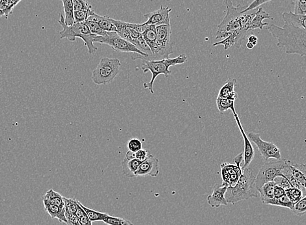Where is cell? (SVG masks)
Segmentation results:
<instances>
[{
    "label": "cell",
    "mask_w": 306,
    "mask_h": 225,
    "mask_svg": "<svg viewBox=\"0 0 306 225\" xmlns=\"http://www.w3.org/2000/svg\"><path fill=\"white\" fill-rule=\"evenodd\" d=\"M141 162L142 161L136 158L132 159L124 158L121 161L122 172H123L124 175L129 177V178H134L135 172L138 169Z\"/></svg>",
    "instance_id": "44dd1931"
},
{
    "label": "cell",
    "mask_w": 306,
    "mask_h": 225,
    "mask_svg": "<svg viewBox=\"0 0 306 225\" xmlns=\"http://www.w3.org/2000/svg\"><path fill=\"white\" fill-rule=\"evenodd\" d=\"M233 115L234 117H235L236 122H237L238 127L239 128L240 132L241 133L242 136L243 137L244 146V150L243 152L244 165H242V169H245V168L250 166L251 161H252L253 158H254V148H253L252 144H251V141L250 140V139L248 138V136H247L246 132H245L244 128L242 127L239 115H238L237 113H235Z\"/></svg>",
    "instance_id": "5bb4252c"
},
{
    "label": "cell",
    "mask_w": 306,
    "mask_h": 225,
    "mask_svg": "<svg viewBox=\"0 0 306 225\" xmlns=\"http://www.w3.org/2000/svg\"><path fill=\"white\" fill-rule=\"evenodd\" d=\"M43 198L61 208H65L64 196L61 195L58 192L54 191V189H50L47 191Z\"/></svg>",
    "instance_id": "d4e9b609"
},
{
    "label": "cell",
    "mask_w": 306,
    "mask_h": 225,
    "mask_svg": "<svg viewBox=\"0 0 306 225\" xmlns=\"http://www.w3.org/2000/svg\"><path fill=\"white\" fill-rule=\"evenodd\" d=\"M285 194L293 205L296 204L303 196V192L295 187H290L289 189H286Z\"/></svg>",
    "instance_id": "f546056e"
},
{
    "label": "cell",
    "mask_w": 306,
    "mask_h": 225,
    "mask_svg": "<svg viewBox=\"0 0 306 225\" xmlns=\"http://www.w3.org/2000/svg\"><path fill=\"white\" fill-rule=\"evenodd\" d=\"M121 65L118 59L102 58L92 73L91 79L98 85L110 84L119 74Z\"/></svg>",
    "instance_id": "8992f818"
},
{
    "label": "cell",
    "mask_w": 306,
    "mask_h": 225,
    "mask_svg": "<svg viewBox=\"0 0 306 225\" xmlns=\"http://www.w3.org/2000/svg\"><path fill=\"white\" fill-rule=\"evenodd\" d=\"M287 160L271 158L262 166L255 178V185L258 191L265 183L273 182L275 177L282 175L281 170L287 164Z\"/></svg>",
    "instance_id": "ba28073f"
},
{
    "label": "cell",
    "mask_w": 306,
    "mask_h": 225,
    "mask_svg": "<svg viewBox=\"0 0 306 225\" xmlns=\"http://www.w3.org/2000/svg\"><path fill=\"white\" fill-rule=\"evenodd\" d=\"M235 100L229 99V98H222L217 97L216 98V106L220 113H224L225 111L229 110L232 111L233 114L236 113L235 107Z\"/></svg>",
    "instance_id": "4316f807"
},
{
    "label": "cell",
    "mask_w": 306,
    "mask_h": 225,
    "mask_svg": "<svg viewBox=\"0 0 306 225\" xmlns=\"http://www.w3.org/2000/svg\"><path fill=\"white\" fill-rule=\"evenodd\" d=\"M293 13L306 17V0H295Z\"/></svg>",
    "instance_id": "d590c367"
},
{
    "label": "cell",
    "mask_w": 306,
    "mask_h": 225,
    "mask_svg": "<svg viewBox=\"0 0 306 225\" xmlns=\"http://www.w3.org/2000/svg\"><path fill=\"white\" fill-rule=\"evenodd\" d=\"M172 11V8L169 7L161 6V8L158 10L144 15V17L147 19V21L143 24L146 26L155 25L156 26L170 25V13Z\"/></svg>",
    "instance_id": "7c38bea8"
},
{
    "label": "cell",
    "mask_w": 306,
    "mask_h": 225,
    "mask_svg": "<svg viewBox=\"0 0 306 225\" xmlns=\"http://www.w3.org/2000/svg\"><path fill=\"white\" fill-rule=\"evenodd\" d=\"M135 152H133L129 150V151L126 153V158L128 159H132L135 158Z\"/></svg>",
    "instance_id": "bcb514c9"
},
{
    "label": "cell",
    "mask_w": 306,
    "mask_h": 225,
    "mask_svg": "<svg viewBox=\"0 0 306 225\" xmlns=\"http://www.w3.org/2000/svg\"><path fill=\"white\" fill-rule=\"evenodd\" d=\"M237 81L233 78H229L219 91L218 97L222 98H229V99L237 100V93L235 91V87L237 85Z\"/></svg>",
    "instance_id": "d6986e66"
},
{
    "label": "cell",
    "mask_w": 306,
    "mask_h": 225,
    "mask_svg": "<svg viewBox=\"0 0 306 225\" xmlns=\"http://www.w3.org/2000/svg\"><path fill=\"white\" fill-rule=\"evenodd\" d=\"M271 1H272V0H254V1H253L250 6H248L246 9H244V10L242 11V13H247L251 12V11L255 10V9L259 8V6L263 5V4L267 3V2Z\"/></svg>",
    "instance_id": "ab89813d"
},
{
    "label": "cell",
    "mask_w": 306,
    "mask_h": 225,
    "mask_svg": "<svg viewBox=\"0 0 306 225\" xmlns=\"http://www.w3.org/2000/svg\"><path fill=\"white\" fill-rule=\"evenodd\" d=\"M87 21H93L97 23L98 25L101 27L102 30L106 31L107 32H116L117 28L115 25L109 19V17L100 16L96 14L95 12L89 17Z\"/></svg>",
    "instance_id": "ffe728a7"
},
{
    "label": "cell",
    "mask_w": 306,
    "mask_h": 225,
    "mask_svg": "<svg viewBox=\"0 0 306 225\" xmlns=\"http://www.w3.org/2000/svg\"><path fill=\"white\" fill-rule=\"evenodd\" d=\"M188 60L185 54H181L176 58H166L159 61H143L141 69L143 73H146L149 71L152 74L151 80L148 83L144 84V87L148 89L150 93H154L153 85L156 78L159 75L163 74L166 78L168 77L172 72L170 70V67L176 66L178 65H182L187 62Z\"/></svg>",
    "instance_id": "5b68a950"
},
{
    "label": "cell",
    "mask_w": 306,
    "mask_h": 225,
    "mask_svg": "<svg viewBox=\"0 0 306 225\" xmlns=\"http://www.w3.org/2000/svg\"><path fill=\"white\" fill-rule=\"evenodd\" d=\"M227 13L223 21L218 26L216 40H224L237 31L241 30L242 12L248 6H234L232 0H224Z\"/></svg>",
    "instance_id": "277c9868"
},
{
    "label": "cell",
    "mask_w": 306,
    "mask_h": 225,
    "mask_svg": "<svg viewBox=\"0 0 306 225\" xmlns=\"http://www.w3.org/2000/svg\"><path fill=\"white\" fill-rule=\"evenodd\" d=\"M257 41L258 39L256 36H253L252 35V36H250L248 37V42L252 43L254 47L257 45Z\"/></svg>",
    "instance_id": "f6af8a7d"
},
{
    "label": "cell",
    "mask_w": 306,
    "mask_h": 225,
    "mask_svg": "<svg viewBox=\"0 0 306 225\" xmlns=\"http://www.w3.org/2000/svg\"><path fill=\"white\" fill-rule=\"evenodd\" d=\"M94 43L110 46L111 49L117 52L140 54L143 56L141 59L143 61L147 60L148 58L147 54L137 49L132 43L122 39L117 34V32H107V34L104 37L97 36L94 39Z\"/></svg>",
    "instance_id": "52a82bcc"
},
{
    "label": "cell",
    "mask_w": 306,
    "mask_h": 225,
    "mask_svg": "<svg viewBox=\"0 0 306 225\" xmlns=\"http://www.w3.org/2000/svg\"><path fill=\"white\" fill-rule=\"evenodd\" d=\"M43 201L45 211L49 214L52 219H57L60 222L67 223L65 208H61V207L51 204L49 201L43 199Z\"/></svg>",
    "instance_id": "ac0fdd59"
},
{
    "label": "cell",
    "mask_w": 306,
    "mask_h": 225,
    "mask_svg": "<svg viewBox=\"0 0 306 225\" xmlns=\"http://www.w3.org/2000/svg\"><path fill=\"white\" fill-rule=\"evenodd\" d=\"M275 185L276 184L274 181L268 182L264 184L261 188L259 190L260 197H261L262 202L263 204H267V203L270 200L274 198V191Z\"/></svg>",
    "instance_id": "cb8c5ba5"
},
{
    "label": "cell",
    "mask_w": 306,
    "mask_h": 225,
    "mask_svg": "<svg viewBox=\"0 0 306 225\" xmlns=\"http://www.w3.org/2000/svg\"><path fill=\"white\" fill-rule=\"evenodd\" d=\"M79 222L80 225H93L90 219H89L88 216L85 215L83 217H80L79 219Z\"/></svg>",
    "instance_id": "ee69618b"
},
{
    "label": "cell",
    "mask_w": 306,
    "mask_h": 225,
    "mask_svg": "<svg viewBox=\"0 0 306 225\" xmlns=\"http://www.w3.org/2000/svg\"><path fill=\"white\" fill-rule=\"evenodd\" d=\"M95 12L93 9L88 11H74V18L75 23H86L89 17Z\"/></svg>",
    "instance_id": "1f68e13d"
},
{
    "label": "cell",
    "mask_w": 306,
    "mask_h": 225,
    "mask_svg": "<svg viewBox=\"0 0 306 225\" xmlns=\"http://www.w3.org/2000/svg\"><path fill=\"white\" fill-rule=\"evenodd\" d=\"M267 205L285 207V208L290 209V210L293 208L294 206L293 204H292L289 198H288V196L286 195V194L285 195L282 196L280 198H273V199L270 200L269 202L267 203Z\"/></svg>",
    "instance_id": "f1b7e54d"
},
{
    "label": "cell",
    "mask_w": 306,
    "mask_h": 225,
    "mask_svg": "<svg viewBox=\"0 0 306 225\" xmlns=\"http://www.w3.org/2000/svg\"><path fill=\"white\" fill-rule=\"evenodd\" d=\"M246 47L248 48V49L251 50L253 49V48H254V46H253L252 43L248 42V43H247Z\"/></svg>",
    "instance_id": "c3c4849f"
},
{
    "label": "cell",
    "mask_w": 306,
    "mask_h": 225,
    "mask_svg": "<svg viewBox=\"0 0 306 225\" xmlns=\"http://www.w3.org/2000/svg\"><path fill=\"white\" fill-rule=\"evenodd\" d=\"M292 175L299 183L306 190V165L303 163L290 164Z\"/></svg>",
    "instance_id": "603a6c76"
},
{
    "label": "cell",
    "mask_w": 306,
    "mask_h": 225,
    "mask_svg": "<svg viewBox=\"0 0 306 225\" xmlns=\"http://www.w3.org/2000/svg\"><path fill=\"white\" fill-rule=\"evenodd\" d=\"M150 153L147 149H141L135 152V158L138 160L143 161L149 156Z\"/></svg>",
    "instance_id": "b9f144b4"
},
{
    "label": "cell",
    "mask_w": 306,
    "mask_h": 225,
    "mask_svg": "<svg viewBox=\"0 0 306 225\" xmlns=\"http://www.w3.org/2000/svg\"><path fill=\"white\" fill-rule=\"evenodd\" d=\"M67 220V225H80L79 219L75 214H71L65 212Z\"/></svg>",
    "instance_id": "60d3db41"
},
{
    "label": "cell",
    "mask_w": 306,
    "mask_h": 225,
    "mask_svg": "<svg viewBox=\"0 0 306 225\" xmlns=\"http://www.w3.org/2000/svg\"><path fill=\"white\" fill-rule=\"evenodd\" d=\"M157 39L156 54L152 61H159L169 58L174 53V42L172 39L171 25L157 26Z\"/></svg>",
    "instance_id": "9c48e42d"
},
{
    "label": "cell",
    "mask_w": 306,
    "mask_h": 225,
    "mask_svg": "<svg viewBox=\"0 0 306 225\" xmlns=\"http://www.w3.org/2000/svg\"><path fill=\"white\" fill-rule=\"evenodd\" d=\"M105 224L108 225H134L132 222L128 219H124V218L115 217V216H111L108 215L104 221Z\"/></svg>",
    "instance_id": "4dcf8cb0"
},
{
    "label": "cell",
    "mask_w": 306,
    "mask_h": 225,
    "mask_svg": "<svg viewBox=\"0 0 306 225\" xmlns=\"http://www.w3.org/2000/svg\"><path fill=\"white\" fill-rule=\"evenodd\" d=\"M227 186L225 185H215L214 187L213 193L207 196V200L208 204L212 207H219L221 206H227V203L226 196V193Z\"/></svg>",
    "instance_id": "2e32d148"
},
{
    "label": "cell",
    "mask_w": 306,
    "mask_h": 225,
    "mask_svg": "<svg viewBox=\"0 0 306 225\" xmlns=\"http://www.w3.org/2000/svg\"><path fill=\"white\" fill-rule=\"evenodd\" d=\"M255 178L256 176L251 168L242 169V175L237 184L227 187L225 195L227 203L234 204L240 201L258 197L259 193L255 185Z\"/></svg>",
    "instance_id": "7a4b0ae2"
},
{
    "label": "cell",
    "mask_w": 306,
    "mask_h": 225,
    "mask_svg": "<svg viewBox=\"0 0 306 225\" xmlns=\"http://www.w3.org/2000/svg\"><path fill=\"white\" fill-rule=\"evenodd\" d=\"M284 195H285V190L278 185H275L274 191V198H279Z\"/></svg>",
    "instance_id": "7bdbcfd3"
},
{
    "label": "cell",
    "mask_w": 306,
    "mask_h": 225,
    "mask_svg": "<svg viewBox=\"0 0 306 225\" xmlns=\"http://www.w3.org/2000/svg\"><path fill=\"white\" fill-rule=\"evenodd\" d=\"M251 142L257 146L258 150L261 154L262 157L265 161L273 158L275 159H281V152L279 148L272 142L263 141L261 135L257 133L250 132L247 135Z\"/></svg>",
    "instance_id": "8fae6325"
},
{
    "label": "cell",
    "mask_w": 306,
    "mask_h": 225,
    "mask_svg": "<svg viewBox=\"0 0 306 225\" xmlns=\"http://www.w3.org/2000/svg\"><path fill=\"white\" fill-rule=\"evenodd\" d=\"M74 11H88L93 9L87 0H73Z\"/></svg>",
    "instance_id": "8d00e7d4"
},
{
    "label": "cell",
    "mask_w": 306,
    "mask_h": 225,
    "mask_svg": "<svg viewBox=\"0 0 306 225\" xmlns=\"http://www.w3.org/2000/svg\"><path fill=\"white\" fill-rule=\"evenodd\" d=\"M60 1L63 3L65 24L67 26L74 25L75 21L74 18L73 0H60Z\"/></svg>",
    "instance_id": "484cf974"
},
{
    "label": "cell",
    "mask_w": 306,
    "mask_h": 225,
    "mask_svg": "<svg viewBox=\"0 0 306 225\" xmlns=\"http://www.w3.org/2000/svg\"><path fill=\"white\" fill-rule=\"evenodd\" d=\"M6 0H0V9L2 10H5Z\"/></svg>",
    "instance_id": "7dc6e473"
},
{
    "label": "cell",
    "mask_w": 306,
    "mask_h": 225,
    "mask_svg": "<svg viewBox=\"0 0 306 225\" xmlns=\"http://www.w3.org/2000/svg\"><path fill=\"white\" fill-rule=\"evenodd\" d=\"M249 35H252V33L243 30L237 31V32L233 33L230 36L226 37L224 40L213 43V47L223 45L224 47L225 50H228L229 48L232 47H235L237 49H239L241 47L243 41L247 38Z\"/></svg>",
    "instance_id": "9a60e30c"
},
{
    "label": "cell",
    "mask_w": 306,
    "mask_h": 225,
    "mask_svg": "<svg viewBox=\"0 0 306 225\" xmlns=\"http://www.w3.org/2000/svg\"><path fill=\"white\" fill-rule=\"evenodd\" d=\"M86 24L88 26L92 34L96 35V36L103 37L107 34V32L102 30L101 27L95 22L87 21Z\"/></svg>",
    "instance_id": "e575fe53"
},
{
    "label": "cell",
    "mask_w": 306,
    "mask_h": 225,
    "mask_svg": "<svg viewBox=\"0 0 306 225\" xmlns=\"http://www.w3.org/2000/svg\"><path fill=\"white\" fill-rule=\"evenodd\" d=\"M270 18V15L264 12L263 8L260 7L255 12V17L251 21V29L253 31L257 29L263 30L264 26H269L268 23H263V20Z\"/></svg>",
    "instance_id": "7402d4cb"
},
{
    "label": "cell",
    "mask_w": 306,
    "mask_h": 225,
    "mask_svg": "<svg viewBox=\"0 0 306 225\" xmlns=\"http://www.w3.org/2000/svg\"><path fill=\"white\" fill-rule=\"evenodd\" d=\"M64 202L65 212L75 214L78 206H79L78 200L74 198H68L64 196Z\"/></svg>",
    "instance_id": "836d02e7"
},
{
    "label": "cell",
    "mask_w": 306,
    "mask_h": 225,
    "mask_svg": "<svg viewBox=\"0 0 306 225\" xmlns=\"http://www.w3.org/2000/svg\"><path fill=\"white\" fill-rule=\"evenodd\" d=\"M6 17V13L4 12V10L0 9V17Z\"/></svg>",
    "instance_id": "681fc988"
},
{
    "label": "cell",
    "mask_w": 306,
    "mask_h": 225,
    "mask_svg": "<svg viewBox=\"0 0 306 225\" xmlns=\"http://www.w3.org/2000/svg\"><path fill=\"white\" fill-rule=\"evenodd\" d=\"M80 206L83 207L85 211L88 216L89 219H90L92 222L96 221H104L105 218L108 216V214L107 213L101 212V211H98L95 210V209L89 208L86 206H84L80 202Z\"/></svg>",
    "instance_id": "83f0119b"
},
{
    "label": "cell",
    "mask_w": 306,
    "mask_h": 225,
    "mask_svg": "<svg viewBox=\"0 0 306 225\" xmlns=\"http://www.w3.org/2000/svg\"><path fill=\"white\" fill-rule=\"evenodd\" d=\"M243 159V153L241 152L234 158L235 164L224 163L221 165L223 185L233 187L237 184L242 174V163Z\"/></svg>",
    "instance_id": "30bf717a"
},
{
    "label": "cell",
    "mask_w": 306,
    "mask_h": 225,
    "mask_svg": "<svg viewBox=\"0 0 306 225\" xmlns=\"http://www.w3.org/2000/svg\"><path fill=\"white\" fill-rule=\"evenodd\" d=\"M58 23L62 27V30L60 32L61 39H66L71 42H74L76 38H80L84 41L89 54H95L97 51V48L94 45V39L97 36L92 34L86 23H75L72 26H67L62 14L60 15Z\"/></svg>",
    "instance_id": "3957f363"
},
{
    "label": "cell",
    "mask_w": 306,
    "mask_h": 225,
    "mask_svg": "<svg viewBox=\"0 0 306 225\" xmlns=\"http://www.w3.org/2000/svg\"><path fill=\"white\" fill-rule=\"evenodd\" d=\"M128 148L129 150L133 152H136L138 150L142 149V143L138 139H131L128 143Z\"/></svg>",
    "instance_id": "f35d334b"
},
{
    "label": "cell",
    "mask_w": 306,
    "mask_h": 225,
    "mask_svg": "<svg viewBox=\"0 0 306 225\" xmlns=\"http://www.w3.org/2000/svg\"><path fill=\"white\" fill-rule=\"evenodd\" d=\"M292 213L299 217L306 214V195L303 196L300 200L295 204L293 208L291 209Z\"/></svg>",
    "instance_id": "d6a6232c"
},
{
    "label": "cell",
    "mask_w": 306,
    "mask_h": 225,
    "mask_svg": "<svg viewBox=\"0 0 306 225\" xmlns=\"http://www.w3.org/2000/svg\"><path fill=\"white\" fill-rule=\"evenodd\" d=\"M281 17L285 23L283 27L269 25L268 32L277 39V47L285 49L286 54L306 56V17L292 12L283 13Z\"/></svg>",
    "instance_id": "6da1fadb"
},
{
    "label": "cell",
    "mask_w": 306,
    "mask_h": 225,
    "mask_svg": "<svg viewBox=\"0 0 306 225\" xmlns=\"http://www.w3.org/2000/svg\"><path fill=\"white\" fill-rule=\"evenodd\" d=\"M166 1H168V2H171V1H172V0H166Z\"/></svg>",
    "instance_id": "f907efd6"
},
{
    "label": "cell",
    "mask_w": 306,
    "mask_h": 225,
    "mask_svg": "<svg viewBox=\"0 0 306 225\" xmlns=\"http://www.w3.org/2000/svg\"><path fill=\"white\" fill-rule=\"evenodd\" d=\"M274 182L275 184L278 185V186L282 187L284 189L286 190L287 189L292 187L291 184L288 180V179L286 177L283 175H279L275 177L274 180Z\"/></svg>",
    "instance_id": "74e56055"
},
{
    "label": "cell",
    "mask_w": 306,
    "mask_h": 225,
    "mask_svg": "<svg viewBox=\"0 0 306 225\" xmlns=\"http://www.w3.org/2000/svg\"><path fill=\"white\" fill-rule=\"evenodd\" d=\"M141 35L144 40H145L147 45L149 47L150 50H151V61H152L153 57L156 54L157 51V26L155 25L147 26V27L145 28V30L143 31Z\"/></svg>",
    "instance_id": "e0dca14e"
},
{
    "label": "cell",
    "mask_w": 306,
    "mask_h": 225,
    "mask_svg": "<svg viewBox=\"0 0 306 225\" xmlns=\"http://www.w3.org/2000/svg\"><path fill=\"white\" fill-rule=\"evenodd\" d=\"M159 160L150 154L145 160L142 161L135 172V177H157L159 175Z\"/></svg>",
    "instance_id": "4fadbf2b"
}]
</instances>
